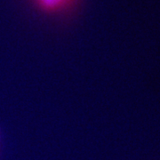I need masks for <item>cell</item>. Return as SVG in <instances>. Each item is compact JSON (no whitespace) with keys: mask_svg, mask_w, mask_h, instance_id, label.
<instances>
[{"mask_svg":"<svg viewBox=\"0 0 160 160\" xmlns=\"http://www.w3.org/2000/svg\"><path fill=\"white\" fill-rule=\"evenodd\" d=\"M41 12L48 15H65L72 13L81 0H29Z\"/></svg>","mask_w":160,"mask_h":160,"instance_id":"cell-1","label":"cell"}]
</instances>
